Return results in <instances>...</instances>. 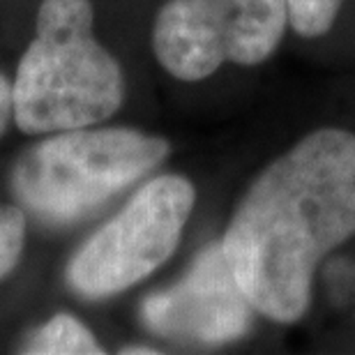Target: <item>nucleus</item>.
Masks as SVG:
<instances>
[{
  "label": "nucleus",
  "instance_id": "obj_5",
  "mask_svg": "<svg viewBox=\"0 0 355 355\" xmlns=\"http://www.w3.org/2000/svg\"><path fill=\"white\" fill-rule=\"evenodd\" d=\"M286 19V0H168L155 21V55L182 81L205 79L226 60L259 65L279 44Z\"/></svg>",
  "mask_w": 355,
  "mask_h": 355
},
{
  "label": "nucleus",
  "instance_id": "obj_11",
  "mask_svg": "<svg viewBox=\"0 0 355 355\" xmlns=\"http://www.w3.org/2000/svg\"><path fill=\"white\" fill-rule=\"evenodd\" d=\"M123 353H155L153 349H125Z\"/></svg>",
  "mask_w": 355,
  "mask_h": 355
},
{
  "label": "nucleus",
  "instance_id": "obj_8",
  "mask_svg": "<svg viewBox=\"0 0 355 355\" xmlns=\"http://www.w3.org/2000/svg\"><path fill=\"white\" fill-rule=\"evenodd\" d=\"M286 5L295 33L304 37H316L330 31L342 0H286Z\"/></svg>",
  "mask_w": 355,
  "mask_h": 355
},
{
  "label": "nucleus",
  "instance_id": "obj_7",
  "mask_svg": "<svg viewBox=\"0 0 355 355\" xmlns=\"http://www.w3.org/2000/svg\"><path fill=\"white\" fill-rule=\"evenodd\" d=\"M26 353H37V355L102 353V346L90 335L86 325L76 321L74 316L58 314L35 332V337L28 342Z\"/></svg>",
  "mask_w": 355,
  "mask_h": 355
},
{
  "label": "nucleus",
  "instance_id": "obj_3",
  "mask_svg": "<svg viewBox=\"0 0 355 355\" xmlns=\"http://www.w3.org/2000/svg\"><path fill=\"white\" fill-rule=\"evenodd\" d=\"M168 155L164 139L134 130H67L17 162L12 189L46 222H74L130 187Z\"/></svg>",
  "mask_w": 355,
  "mask_h": 355
},
{
  "label": "nucleus",
  "instance_id": "obj_10",
  "mask_svg": "<svg viewBox=\"0 0 355 355\" xmlns=\"http://www.w3.org/2000/svg\"><path fill=\"white\" fill-rule=\"evenodd\" d=\"M14 113L12 106V86L7 83L5 76H0V134L5 132L7 123H10V116Z\"/></svg>",
  "mask_w": 355,
  "mask_h": 355
},
{
  "label": "nucleus",
  "instance_id": "obj_4",
  "mask_svg": "<svg viewBox=\"0 0 355 355\" xmlns=\"http://www.w3.org/2000/svg\"><path fill=\"white\" fill-rule=\"evenodd\" d=\"M194 208V187L180 175L148 182L99 229L67 266L76 293L104 297L134 286L171 257Z\"/></svg>",
  "mask_w": 355,
  "mask_h": 355
},
{
  "label": "nucleus",
  "instance_id": "obj_9",
  "mask_svg": "<svg viewBox=\"0 0 355 355\" xmlns=\"http://www.w3.org/2000/svg\"><path fill=\"white\" fill-rule=\"evenodd\" d=\"M26 217L14 205L0 203V279L17 266L24 250Z\"/></svg>",
  "mask_w": 355,
  "mask_h": 355
},
{
  "label": "nucleus",
  "instance_id": "obj_1",
  "mask_svg": "<svg viewBox=\"0 0 355 355\" xmlns=\"http://www.w3.org/2000/svg\"><path fill=\"white\" fill-rule=\"evenodd\" d=\"M355 233V137L321 130L275 159L233 212L222 247L252 307L293 323L325 254Z\"/></svg>",
  "mask_w": 355,
  "mask_h": 355
},
{
  "label": "nucleus",
  "instance_id": "obj_2",
  "mask_svg": "<svg viewBox=\"0 0 355 355\" xmlns=\"http://www.w3.org/2000/svg\"><path fill=\"white\" fill-rule=\"evenodd\" d=\"M120 104L123 74L92 35L90 0H44L12 86L17 125L26 134L79 130Z\"/></svg>",
  "mask_w": 355,
  "mask_h": 355
},
{
  "label": "nucleus",
  "instance_id": "obj_6",
  "mask_svg": "<svg viewBox=\"0 0 355 355\" xmlns=\"http://www.w3.org/2000/svg\"><path fill=\"white\" fill-rule=\"evenodd\" d=\"M252 309L222 243H212L175 286L148 297L141 314L157 335L224 344L245 335L252 323Z\"/></svg>",
  "mask_w": 355,
  "mask_h": 355
}]
</instances>
